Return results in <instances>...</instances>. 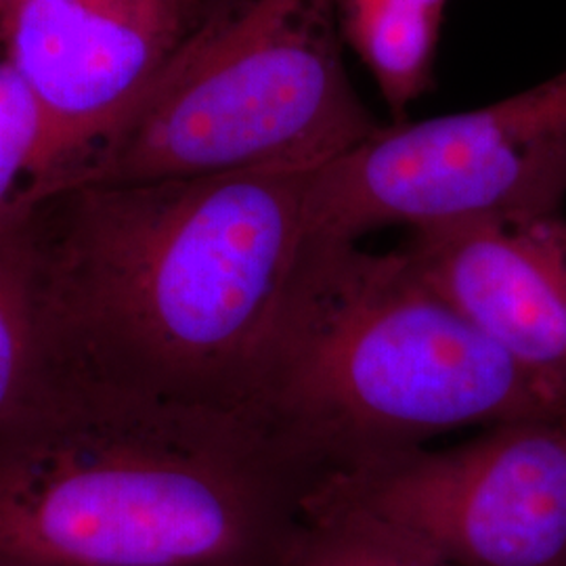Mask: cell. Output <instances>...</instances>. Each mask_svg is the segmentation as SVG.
<instances>
[{"instance_id": "ba28073f", "label": "cell", "mask_w": 566, "mask_h": 566, "mask_svg": "<svg viewBox=\"0 0 566 566\" xmlns=\"http://www.w3.org/2000/svg\"><path fill=\"white\" fill-rule=\"evenodd\" d=\"M465 319L566 405V219L491 214L413 229L401 245Z\"/></svg>"}, {"instance_id": "4fadbf2b", "label": "cell", "mask_w": 566, "mask_h": 566, "mask_svg": "<svg viewBox=\"0 0 566 566\" xmlns=\"http://www.w3.org/2000/svg\"><path fill=\"white\" fill-rule=\"evenodd\" d=\"M0 566H44V565H36V563H25V560H18V558H7V556H0Z\"/></svg>"}, {"instance_id": "277c9868", "label": "cell", "mask_w": 566, "mask_h": 566, "mask_svg": "<svg viewBox=\"0 0 566 566\" xmlns=\"http://www.w3.org/2000/svg\"><path fill=\"white\" fill-rule=\"evenodd\" d=\"M382 128L348 78L338 0H210L202 28L65 191L308 170Z\"/></svg>"}, {"instance_id": "7a4b0ae2", "label": "cell", "mask_w": 566, "mask_h": 566, "mask_svg": "<svg viewBox=\"0 0 566 566\" xmlns=\"http://www.w3.org/2000/svg\"><path fill=\"white\" fill-rule=\"evenodd\" d=\"M313 481L254 418L28 388L0 418V556L269 566Z\"/></svg>"}, {"instance_id": "52a82bcc", "label": "cell", "mask_w": 566, "mask_h": 566, "mask_svg": "<svg viewBox=\"0 0 566 566\" xmlns=\"http://www.w3.org/2000/svg\"><path fill=\"white\" fill-rule=\"evenodd\" d=\"M210 0H0L2 60L41 107L57 196L160 82Z\"/></svg>"}, {"instance_id": "9c48e42d", "label": "cell", "mask_w": 566, "mask_h": 566, "mask_svg": "<svg viewBox=\"0 0 566 566\" xmlns=\"http://www.w3.org/2000/svg\"><path fill=\"white\" fill-rule=\"evenodd\" d=\"M447 0H338L343 36L397 118L430 84Z\"/></svg>"}, {"instance_id": "8992f818", "label": "cell", "mask_w": 566, "mask_h": 566, "mask_svg": "<svg viewBox=\"0 0 566 566\" xmlns=\"http://www.w3.org/2000/svg\"><path fill=\"white\" fill-rule=\"evenodd\" d=\"M303 507L359 516L449 566H566V420L334 472Z\"/></svg>"}, {"instance_id": "5b68a950", "label": "cell", "mask_w": 566, "mask_h": 566, "mask_svg": "<svg viewBox=\"0 0 566 566\" xmlns=\"http://www.w3.org/2000/svg\"><path fill=\"white\" fill-rule=\"evenodd\" d=\"M566 196V70L483 109L397 122L319 166L308 185L313 240L491 214L560 212Z\"/></svg>"}, {"instance_id": "30bf717a", "label": "cell", "mask_w": 566, "mask_h": 566, "mask_svg": "<svg viewBox=\"0 0 566 566\" xmlns=\"http://www.w3.org/2000/svg\"><path fill=\"white\" fill-rule=\"evenodd\" d=\"M60 185V160L41 107L0 61V238L30 223Z\"/></svg>"}, {"instance_id": "7c38bea8", "label": "cell", "mask_w": 566, "mask_h": 566, "mask_svg": "<svg viewBox=\"0 0 566 566\" xmlns=\"http://www.w3.org/2000/svg\"><path fill=\"white\" fill-rule=\"evenodd\" d=\"M34 378L32 259L25 227L0 238V418Z\"/></svg>"}, {"instance_id": "8fae6325", "label": "cell", "mask_w": 566, "mask_h": 566, "mask_svg": "<svg viewBox=\"0 0 566 566\" xmlns=\"http://www.w3.org/2000/svg\"><path fill=\"white\" fill-rule=\"evenodd\" d=\"M269 566H449L359 516L303 507Z\"/></svg>"}, {"instance_id": "6da1fadb", "label": "cell", "mask_w": 566, "mask_h": 566, "mask_svg": "<svg viewBox=\"0 0 566 566\" xmlns=\"http://www.w3.org/2000/svg\"><path fill=\"white\" fill-rule=\"evenodd\" d=\"M315 168L84 185L25 224L32 386L252 416Z\"/></svg>"}, {"instance_id": "3957f363", "label": "cell", "mask_w": 566, "mask_h": 566, "mask_svg": "<svg viewBox=\"0 0 566 566\" xmlns=\"http://www.w3.org/2000/svg\"><path fill=\"white\" fill-rule=\"evenodd\" d=\"M252 416L315 486L453 430L566 420V405L403 248L308 238L264 344Z\"/></svg>"}]
</instances>
